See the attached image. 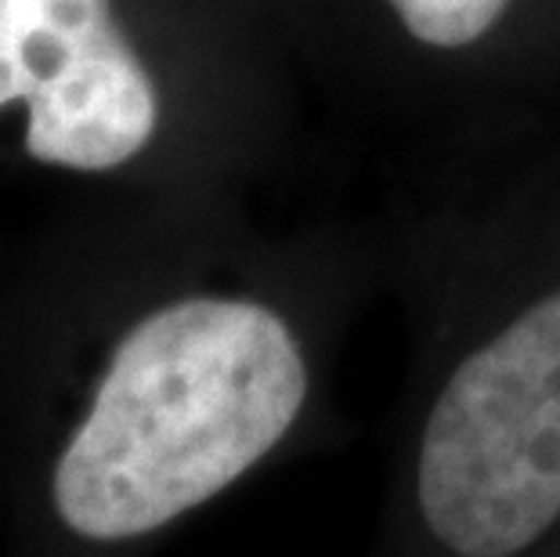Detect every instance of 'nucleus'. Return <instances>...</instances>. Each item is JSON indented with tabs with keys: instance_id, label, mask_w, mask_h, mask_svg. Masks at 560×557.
I'll return each instance as SVG.
<instances>
[{
	"instance_id": "f257e3e1",
	"label": "nucleus",
	"mask_w": 560,
	"mask_h": 557,
	"mask_svg": "<svg viewBox=\"0 0 560 557\" xmlns=\"http://www.w3.org/2000/svg\"><path fill=\"white\" fill-rule=\"evenodd\" d=\"M373 232L405 376L376 550L550 557L560 532V130L390 160Z\"/></svg>"
},
{
	"instance_id": "39448f33",
	"label": "nucleus",
	"mask_w": 560,
	"mask_h": 557,
	"mask_svg": "<svg viewBox=\"0 0 560 557\" xmlns=\"http://www.w3.org/2000/svg\"><path fill=\"white\" fill-rule=\"evenodd\" d=\"M550 557H560V532H557V539H553V547H550Z\"/></svg>"
},
{
	"instance_id": "7ed1b4c3",
	"label": "nucleus",
	"mask_w": 560,
	"mask_h": 557,
	"mask_svg": "<svg viewBox=\"0 0 560 557\" xmlns=\"http://www.w3.org/2000/svg\"><path fill=\"white\" fill-rule=\"evenodd\" d=\"M282 22L387 163L560 130V0H282Z\"/></svg>"
},
{
	"instance_id": "f03ea898",
	"label": "nucleus",
	"mask_w": 560,
	"mask_h": 557,
	"mask_svg": "<svg viewBox=\"0 0 560 557\" xmlns=\"http://www.w3.org/2000/svg\"><path fill=\"white\" fill-rule=\"evenodd\" d=\"M373 287L369 224L326 221L257 287L135 315L55 460L58 521L91 543L145 539L307 434L332 442L340 355Z\"/></svg>"
},
{
	"instance_id": "20e7f679",
	"label": "nucleus",
	"mask_w": 560,
	"mask_h": 557,
	"mask_svg": "<svg viewBox=\"0 0 560 557\" xmlns=\"http://www.w3.org/2000/svg\"><path fill=\"white\" fill-rule=\"evenodd\" d=\"M26 102V152L109 174L163 141L166 84L120 0H0V109Z\"/></svg>"
}]
</instances>
